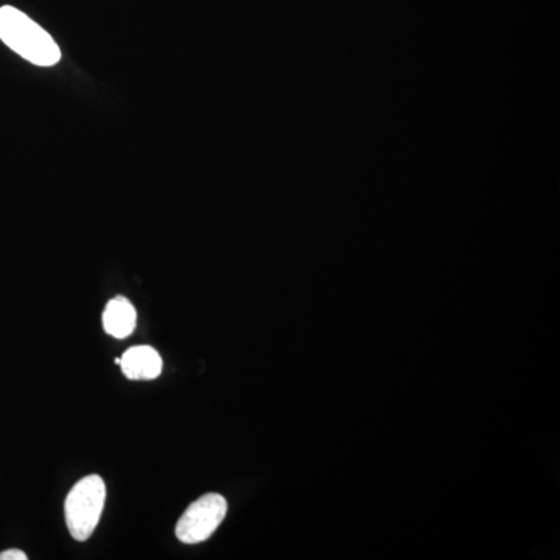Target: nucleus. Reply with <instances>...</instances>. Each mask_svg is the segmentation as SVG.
<instances>
[{
	"label": "nucleus",
	"instance_id": "obj_1",
	"mask_svg": "<svg viewBox=\"0 0 560 560\" xmlns=\"http://www.w3.org/2000/svg\"><path fill=\"white\" fill-rule=\"evenodd\" d=\"M0 40L40 68H50L61 60L60 47L49 33L14 7L0 9Z\"/></svg>",
	"mask_w": 560,
	"mask_h": 560
},
{
	"label": "nucleus",
	"instance_id": "obj_2",
	"mask_svg": "<svg viewBox=\"0 0 560 560\" xmlns=\"http://www.w3.org/2000/svg\"><path fill=\"white\" fill-rule=\"evenodd\" d=\"M105 501L106 485L98 475L81 478L73 486L65 501L66 523L73 539H90L101 522Z\"/></svg>",
	"mask_w": 560,
	"mask_h": 560
},
{
	"label": "nucleus",
	"instance_id": "obj_3",
	"mask_svg": "<svg viewBox=\"0 0 560 560\" xmlns=\"http://www.w3.org/2000/svg\"><path fill=\"white\" fill-rule=\"evenodd\" d=\"M228 514V501L219 493H208L190 504L176 525V537L183 544L206 541L219 529Z\"/></svg>",
	"mask_w": 560,
	"mask_h": 560
},
{
	"label": "nucleus",
	"instance_id": "obj_4",
	"mask_svg": "<svg viewBox=\"0 0 560 560\" xmlns=\"http://www.w3.org/2000/svg\"><path fill=\"white\" fill-rule=\"evenodd\" d=\"M162 359L151 346H135L121 357V372L130 381H154L162 372Z\"/></svg>",
	"mask_w": 560,
	"mask_h": 560
},
{
	"label": "nucleus",
	"instance_id": "obj_5",
	"mask_svg": "<svg viewBox=\"0 0 560 560\" xmlns=\"http://www.w3.org/2000/svg\"><path fill=\"white\" fill-rule=\"evenodd\" d=\"M136 323H138V313L127 298H114L103 312V327H105L106 334L117 340L130 337Z\"/></svg>",
	"mask_w": 560,
	"mask_h": 560
},
{
	"label": "nucleus",
	"instance_id": "obj_6",
	"mask_svg": "<svg viewBox=\"0 0 560 560\" xmlns=\"http://www.w3.org/2000/svg\"><path fill=\"white\" fill-rule=\"evenodd\" d=\"M27 555L21 550H7L0 552V560H27Z\"/></svg>",
	"mask_w": 560,
	"mask_h": 560
}]
</instances>
